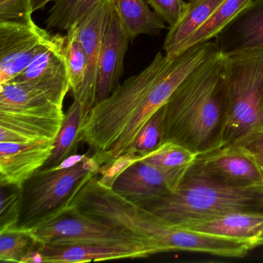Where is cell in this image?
Returning <instances> with one entry per match:
<instances>
[{"mask_svg":"<svg viewBox=\"0 0 263 263\" xmlns=\"http://www.w3.org/2000/svg\"><path fill=\"white\" fill-rule=\"evenodd\" d=\"M172 58L159 52L138 74L127 78L86 114L78 141L87 144L101 166L133 152L138 133L185 78Z\"/></svg>","mask_w":263,"mask_h":263,"instance_id":"6da1fadb","label":"cell"},{"mask_svg":"<svg viewBox=\"0 0 263 263\" xmlns=\"http://www.w3.org/2000/svg\"><path fill=\"white\" fill-rule=\"evenodd\" d=\"M229 114L226 55L218 50L191 72L164 105V142L197 155L224 147Z\"/></svg>","mask_w":263,"mask_h":263,"instance_id":"7a4b0ae2","label":"cell"},{"mask_svg":"<svg viewBox=\"0 0 263 263\" xmlns=\"http://www.w3.org/2000/svg\"><path fill=\"white\" fill-rule=\"evenodd\" d=\"M141 207L178 226L231 212H263V184L228 185L190 166L175 192Z\"/></svg>","mask_w":263,"mask_h":263,"instance_id":"3957f363","label":"cell"},{"mask_svg":"<svg viewBox=\"0 0 263 263\" xmlns=\"http://www.w3.org/2000/svg\"><path fill=\"white\" fill-rule=\"evenodd\" d=\"M101 164L93 155H73L58 167L41 168L21 189L20 229L49 222L68 210L84 183L98 175Z\"/></svg>","mask_w":263,"mask_h":263,"instance_id":"277c9868","label":"cell"},{"mask_svg":"<svg viewBox=\"0 0 263 263\" xmlns=\"http://www.w3.org/2000/svg\"><path fill=\"white\" fill-rule=\"evenodd\" d=\"M226 58L229 114L224 147L252 133L259 126L263 98V49L226 55Z\"/></svg>","mask_w":263,"mask_h":263,"instance_id":"5b68a950","label":"cell"},{"mask_svg":"<svg viewBox=\"0 0 263 263\" xmlns=\"http://www.w3.org/2000/svg\"><path fill=\"white\" fill-rule=\"evenodd\" d=\"M24 230L39 244H144L164 252L156 241L119 224L87 216L73 208L49 222Z\"/></svg>","mask_w":263,"mask_h":263,"instance_id":"8992f818","label":"cell"},{"mask_svg":"<svg viewBox=\"0 0 263 263\" xmlns=\"http://www.w3.org/2000/svg\"><path fill=\"white\" fill-rule=\"evenodd\" d=\"M50 35L32 17L26 21L0 20V84L11 81L21 74Z\"/></svg>","mask_w":263,"mask_h":263,"instance_id":"52a82bcc","label":"cell"},{"mask_svg":"<svg viewBox=\"0 0 263 263\" xmlns=\"http://www.w3.org/2000/svg\"><path fill=\"white\" fill-rule=\"evenodd\" d=\"M11 81L34 84L60 107L70 88L64 51V35H50L30 65Z\"/></svg>","mask_w":263,"mask_h":263,"instance_id":"ba28073f","label":"cell"},{"mask_svg":"<svg viewBox=\"0 0 263 263\" xmlns=\"http://www.w3.org/2000/svg\"><path fill=\"white\" fill-rule=\"evenodd\" d=\"M189 167L164 170L138 161L118 177L111 189L130 202L141 206L175 192Z\"/></svg>","mask_w":263,"mask_h":263,"instance_id":"9c48e42d","label":"cell"},{"mask_svg":"<svg viewBox=\"0 0 263 263\" xmlns=\"http://www.w3.org/2000/svg\"><path fill=\"white\" fill-rule=\"evenodd\" d=\"M191 167L208 178L228 185L263 184L261 168L253 155L236 146H226L198 155Z\"/></svg>","mask_w":263,"mask_h":263,"instance_id":"30bf717a","label":"cell"},{"mask_svg":"<svg viewBox=\"0 0 263 263\" xmlns=\"http://www.w3.org/2000/svg\"><path fill=\"white\" fill-rule=\"evenodd\" d=\"M130 42L115 6L108 0L98 63L96 104L106 99L120 85Z\"/></svg>","mask_w":263,"mask_h":263,"instance_id":"8fae6325","label":"cell"},{"mask_svg":"<svg viewBox=\"0 0 263 263\" xmlns=\"http://www.w3.org/2000/svg\"><path fill=\"white\" fill-rule=\"evenodd\" d=\"M65 117L59 106L36 110H0V142L55 141Z\"/></svg>","mask_w":263,"mask_h":263,"instance_id":"7c38bea8","label":"cell"},{"mask_svg":"<svg viewBox=\"0 0 263 263\" xmlns=\"http://www.w3.org/2000/svg\"><path fill=\"white\" fill-rule=\"evenodd\" d=\"M37 251L45 263H84L124 258H146L161 253L144 244H39Z\"/></svg>","mask_w":263,"mask_h":263,"instance_id":"4fadbf2b","label":"cell"},{"mask_svg":"<svg viewBox=\"0 0 263 263\" xmlns=\"http://www.w3.org/2000/svg\"><path fill=\"white\" fill-rule=\"evenodd\" d=\"M53 144L54 141L0 142V185L22 189L48 161Z\"/></svg>","mask_w":263,"mask_h":263,"instance_id":"5bb4252c","label":"cell"},{"mask_svg":"<svg viewBox=\"0 0 263 263\" xmlns=\"http://www.w3.org/2000/svg\"><path fill=\"white\" fill-rule=\"evenodd\" d=\"M108 0H101L78 23V39L87 58V74L79 101L86 114L96 104L98 63Z\"/></svg>","mask_w":263,"mask_h":263,"instance_id":"9a60e30c","label":"cell"},{"mask_svg":"<svg viewBox=\"0 0 263 263\" xmlns=\"http://www.w3.org/2000/svg\"><path fill=\"white\" fill-rule=\"evenodd\" d=\"M215 39L224 55L263 49V0H253Z\"/></svg>","mask_w":263,"mask_h":263,"instance_id":"2e32d148","label":"cell"},{"mask_svg":"<svg viewBox=\"0 0 263 263\" xmlns=\"http://www.w3.org/2000/svg\"><path fill=\"white\" fill-rule=\"evenodd\" d=\"M180 227L263 246V212H231Z\"/></svg>","mask_w":263,"mask_h":263,"instance_id":"e0dca14e","label":"cell"},{"mask_svg":"<svg viewBox=\"0 0 263 263\" xmlns=\"http://www.w3.org/2000/svg\"><path fill=\"white\" fill-rule=\"evenodd\" d=\"M223 0H195L187 3V7L180 21L169 28L163 49L167 58H174L179 53L181 46L199 30L203 24L222 3Z\"/></svg>","mask_w":263,"mask_h":263,"instance_id":"ac0fdd59","label":"cell"},{"mask_svg":"<svg viewBox=\"0 0 263 263\" xmlns=\"http://www.w3.org/2000/svg\"><path fill=\"white\" fill-rule=\"evenodd\" d=\"M111 2L130 42L141 35L156 36L167 27L161 17L151 10L147 0H111Z\"/></svg>","mask_w":263,"mask_h":263,"instance_id":"d6986e66","label":"cell"},{"mask_svg":"<svg viewBox=\"0 0 263 263\" xmlns=\"http://www.w3.org/2000/svg\"><path fill=\"white\" fill-rule=\"evenodd\" d=\"M85 116L82 104L74 100L66 114L62 127L55 139L51 155L42 168L58 167L73 155L80 143L78 133Z\"/></svg>","mask_w":263,"mask_h":263,"instance_id":"ffe728a7","label":"cell"},{"mask_svg":"<svg viewBox=\"0 0 263 263\" xmlns=\"http://www.w3.org/2000/svg\"><path fill=\"white\" fill-rule=\"evenodd\" d=\"M252 1L253 0H223L202 27L181 46L178 54L193 46L208 42L216 37L217 35Z\"/></svg>","mask_w":263,"mask_h":263,"instance_id":"44dd1931","label":"cell"},{"mask_svg":"<svg viewBox=\"0 0 263 263\" xmlns=\"http://www.w3.org/2000/svg\"><path fill=\"white\" fill-rule=\"evenodd\" d=\"M64 51L73 99L79 101L87 74V58L73 24L64 35Z\"/></svg>","mask_w":263,"mask_h":263,"instance_id":"7402d4cb","label":"cell"},{"mask_svg":"<svg viewBox=\"0 0 263 263\" xmlns=\"http://www.w3.org/2000/svg\"><path fill=\"white\" fill-rule=\"evenodd\" d=\"M101 0H55L46 21L47 29L67 31Z\"/></svg>","mask_w":263,"mask_h":263,"instance_id":"603a6c76","label":"cell"},{"mask_svg":"<svg viewBox=\"0 0 263 263\" xmlns=\"http://www.w3.org/2000/svg\"><path fill=\"white\" fill-rule=\"evenodd\" d=\"M38 246L39 243L24 229L0 232V260L7 262L26 263Z\"/></svg>","mask_w":263,"mask_h":263,"instance_id":"cb8c5ba5","label":"cell"},{"mask_svg":"<svg viewBox=\"0 0 263 263\" xmlns=\"http://www.w3.org/2000/svg\"><path fill=\"white\" fill-rule=\"evenodd\" d=\"M197 157L196 154L183 146L172 141H165L140 161L164 170H176L189 167Z\"/></svg>","mask_w":263,"mask_h":263,"instance_id":"d4e9b609","label":"cell"},{"mask_svg":"<svg viewBox=\"0 0 263 263\" xmlns=\"http://www.w3.org/2000/svg\"><path fill=\"white\" fill-rule=\"evenodd\" d=\"M164 143V106L144 124L135 139L133 152L145 157Z\"/></svg>","mask_w":263,"mask_h":263,"instance_id":"484cf974","label":"cell"},{"mask_svg":"<svg viewBox=\"0 0 263 263\" xmlns=\"http://www.w3.org/2000/svg\"><path fill=\"white\" fill-rule=\"evenodd\" d=\"M1 189V211H0V232L19 229L21 211V189L15 187L12 192Z\"/></svg>","mask_w":263,"mask_h":263,"instance_id":"4316f807","label":"cell"},{"mask_svg":"<svg viewBox=\"0 0 263 263\" xmlns=\"http://www.w3.org/2000/svg\"><path fill=\"white\" fill-rule=\"evenodd\" d=\"M141 158L142 157L132 152L110 161L100 167L98 175H100L101 178H98V181L102 185L112 187L118 177L127 167H130L134 163L140 161Z\"/></svg>","mask_w":263,"mask_h":263,"instance_id":"83f0119b","label":"cell"},{"mask_svg":"<svg viewBox=\"0 0 263 263\" xmlns=\"http://www.w3.org/2000/svg\"><path fill=\"white\" fill-rule=\"evenodd\" d=\"M148 5L161 17L169 28L181 19L187 7V3L181 0H147Z\"/></svg>","mask_w":263,"mask_h":263,"instance_id":"f1b7e54d","label":"cell"},{"mask_svg":"<svg viewBox=\"0 0 263 263\" xmlns=\"http://www.w3.org/2000/svg\"><path fill=\"white\" fill-rule=\"evenodd\" d=\"M33 13L32 0H0V20L26 21Z\"/></svg>","mask_w":263,"mask_h":263,"instance_id":"f546056e","label":"cell"},{"mask_svg":"<svg viewBox=\"0 0 263 263\" xmlns=\"http://www.w3.org/2000/svg\"><path fill=\"white\" fill-rule=\"evenodd\" d=\"M230 145L241 147L250 153L263 152V129H257Z\"/></svg>","mask_w":263,"mask_h":263,"instance_id":"4dcf8cb0","label":"cell"},{"mask_svg":"<svg viewBox=\"0 0 263 263\" xmlns=\"http://www.w3.org/2000/svg\"><path fill=\"white\" fill-rule=\"evenodd\" d=\"M55 0H32V10L33 13L44 8L50 3L54 2Z\"/></svg>","mask_w":263,"mask_h":263,"instance_id":"1f68e13d","label":"cell"},{"mask_svg":"<svg viewBox=\"0 0 263 263\" xmlns=\"http://www.w3.org/2000/svg\"><path fill=\"white\" fill-rule=\"evenodd\" d=\"M257 164L259 167H263V152L252 153Z\"/></svg>","mask_w":263,"mask_h":263,"instance_id":"d6a6232c","label":"cell"},{"mask_svg":"<svg viewBox=\"0 0 263 263\" xmlns=\"http://www.w3.org/2000/svg\"><path fill=\"white\" fill-rule=\"evenodd\" d=\"M258 129H263V98L261 101V109H260L259 126Z\"/></svg>","mask_w":263,"mask_h":263,"instance_id":"836d02e7","label":"cell"},{"mask_svg":"<svg viewBox=\"0 0 263 263\" xmlns=\"http://www.w3.org/2000/svg\"><path fill=\"white\" fill-rule=\"evenodd\" d=\"M260 168H261V175H262L263 178V167H260Z\"/></svg>","mask_w":263,"mask_h":263,"instance_id":"e575fe53","label":"cell"},{"mask_svg":"<svg viewBox=\"0 0 263 263\" xmlns=\"http://www.w3.org/2000/svg\"><path fill=\"white\" fill-rule=\"evenodd\" d=\"M181 2L182 3H186L185 1H184V0H181Z\"/></svg>","mask_w":263,"mask_h":263,"instance_id":"d590c367","label":"cell"},{"mask_svg":"<svg viewBox=\"0 0 263 263\" xmlns=\"http://www.w3.org/2000/svg\"><path fill=\"white\" fill-rule=\"evenodd\" d=\"M192 1H195V0H189V2H192Z\"/></svg>","mask_w":263,"mask_h":263,"instance_id":"8d00e7d4","label":"cell"}]
</instances>
